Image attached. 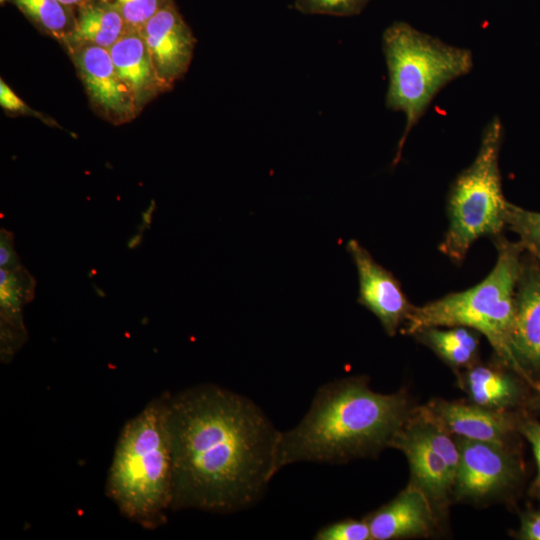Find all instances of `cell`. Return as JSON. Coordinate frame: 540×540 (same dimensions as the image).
<instances>
[{
    "mask_svg": "<svg viewBox=\"0 0 540 540\" xmlns=\"http://www.w3.org/2000/svg\"><path fill=\"white\" fill-rule=\"evenodd\" d=\"M38 28L66 45L76 22V8L58 0H8Z\"/></svg>",
    "mask_w": 540,
    "mask_h": 540,
    "instance_id": "cell-20",
    "label": "cell"
},
{
    "mask_svg": "<svg viewBox=\"0 0 540 540\" xmlns=\"http://www.w3.org/2000/svg\"><path fill=\"white\" fill-rule=\"evenodd\" d=\"M515 536L521 540H540V508L521 515Z\"/></svg>",
    "mask_w": 540,
    "mask_h": 540,
    "instance_id": "cell-27",
    "label": "cell"
},
{
    "mask_svg": "<svg viewBox=\"0 0 540 540\" xmlns=\"http://www.w3.org/2000/svg\"><path fill=\"white\" fill-rule=\"evenodd\" d=\"M458 377L471 403L487 409L507 411L515 406L522 396L518 380L495 366L477 362L460 372Z\"/></svg>",
    "mask_w": 540,
    "mask_h": 540,
    "instance_id": "cell-16",
    "label": "cell"
},
{
    "mask_svg": "<svg viewBox=\"0 0 540 540\" xmlns=\"http://www.w3.org/2000/svg\"><path fill=\"white\" fill-rule=\"evenodd\" d=\"M368 0H295L296 8L307 14L349 16L358 13Z\"/></svg>",
    "mask_w": 540,
    "mask_h": 540,
    "instance_id": "cell-24",
    "label": "cell"
},
{
    "mask_svg": "<svg viewBox=\"0 0 540 540\" xmlns=\"http://www.w3.org/2000/svg\"><path fill=\"white\" fill-rule=\"evenodd\" d=\"M1 267V360L5 363L27 339L22 319V304L29 300V274L25 270Z\"/></svg>",
    "mask_w": 540,
    "mask_h": 540,
    "instance_id": "cell-17",
    "label": "cell"
},
{
    "mask_svg": "<svg viewBox=\"0 0 540 540\" xmlns=\"http://www.w3.org/2000/svg\"><path fill=\"white\" fill-rule=\"evenodd\" d=\"M497 259L478 284L449 293L422 306H414L402 333L413 335L427 327L464 326L485 336L499 363L519 374L511 351L515 291L523 248L502 234L493 237Z\"/></svg>",
    "mask_w": 540,
    "mask_h": 540,
    "instance_id": "cell-4",
    "label": "cell"
},
{
    "mask_svg": "<svg viewBox=\"0 0 540 540\" xmlns=\"http://www.w3.org/2000/svg\"><path fill=\"white\" fill-rule=\"evenodd\" d=\"M391 448L402 451L410 468L408 484L421 490L438 515L444 513L453 498L454 475L407 422L392 441Z\"/></svg>",
    "mask_w": 540,
    "mask_h": 540,
    "instance_id": "cell-14",
    "label": "cell"
},
{
    "mask_svg": "<svg viewBox=\"0 0 540 540\" xmlns=\"http://www.w3.org/2000/svg\"><path fill=\"white\" fill-rule=\"evenodd\" d=\"M414 408L405 391H373L365 376L322 385L292 429L280 432L276 469L298 462L342 464L375 457L403 428Z\"/></svg>",
    "mask_w": 540,
    "mask_h": 540,
    "instance_id": "cell-2",
    "label": "cell"
},
{
    "mask_svg": "<svg viewBox=\"0 0 540 540\" xmlns=\"http://www.w3.org/2000/svg\"><path fill=\"white\" fill-rule=\"evenodd\" d=\"M109 53L139 113L151 100L165 92L139 30L128 29L109 49Z\"/></svg>",
    "mask_w": 540,
    "mask_h": 540,
    "instance_id": "cell-15",
    "label": "cell"
},
{
    "mask_svg": "<svg viewBox=\"0 0 540 540\" xmlns=\"http://www.w3.org/2000/svg\"><path fill=\"white\" fill-rule=\"evenodd\" d=\"M0 104L10 113L42 116L29 108L2 79L0 80Z\"/></svg>",
    "mask_w": 540,
    "mask_h": 540,
    "instance_id": "cell-26",
    "label": "cell"
},
{
    "mask_svg": "<svg viewBox=\"0 0 540 540\" xmlns=\"http://www.w3.org/2000/svg\"><path fill=\"white\" fill-rule=\"evenodd\" d=\"M0 264L4 268L20 266L13 247V235L5 229L1 231Z\"/></svg>",
    "mask_w": 540,
    "mask_h": 540,
    "instance_id": "cell-28",
    "label": "cell"
},
{
    "mask_svg": "<svg viewBox=\"0 0 540 540\" xmlns=\"http://www.w3.org/2000/svg\"><path fill=\"white\" fill-rule=\"evenodd\" d=\"M511 351L519 375L540 373V261L523 252L515 291Z\"/></svg>",
    "mask_w": 540,
    "mask_h": 540,
    "instance_id": "cell-11",
    "label": "cell"
},
{
    "mask_svg": "<svg viewBox=\"0 0 540 540\" xmlns=\"http://www.w3.org/2000/svg\"><path fill=\"white\" fill-rule=\"evenodd\" d=\"M389 84L386 107L406 117L393 161L396 165L410 130L424 115L438 92L473 68L472 52L395 22L382 36Z\"/></svg>",
    "mask_w": 540,
    "mask_h": 540,
    "instance_id": "cell-5",
    "label": "cell"
},
{
    "mask_svg": "<svg viewBox=\"0 0 540 540\" xmlns=\"http://www.w3.org/2000/svg\"><path fill=\"white\" fill-rule=\"evenodd\" d=\"M454 437L459 450L454 499L483 502L503 494L514 484L518 465L506 444Z\"/></svg>",
    "mask_w": 540,
    "mask_h": 540,
    "instance_id": "cell-7",
    "label": "cell"
},
{
    "mask_svg": "<svg viewBox=\"0 0 540 540\" xmlns=\"http://www.w3.org/2000/svg\"><path fill=\"white\" fill-rule=\"evenodd\" d=\"M372 540H396L430 535L437 525V514L428 497L408 484L392 500L363 518Z\"/></svg>",
    "mask_w": 540,
    "mask_h": 540,
    "instance_id": "cell-12",
    "label": "cell"
},
{
    "mask_svg": "<svg viewBox=\"0 0 540 540\" xmlns=\"http://www.w3.org/2000/svg\"><path fill=\"white\" fill-rule=\"evenodd\" d=\"M505 228L515 233L524 252L540 261V212L507 202Z\"/></svg>",
    "mask_w": 540,
    "mask_h": 540,
    "instance_id": "cell-21",
    "label": "cell"
},
{
    "mask_svg": "<svg viewBox=\"0 0 540 540\" xmlns=\"http://www.w3.org/2000/svg\"><path fill=\"white\" fill-rule=\"evenodd\" d=\"M480 335L468 327L451 326L423 328L412 336L459 374L478 362Z\"/></svg>",
    "mask_w": 540,
    "mask_h": 540,
    "instance_id": "cell-19",
    "label": "cell"
},
{
    "mask_svg": "<svg viewBox=\"0 0 540 540\" xmlns=\"http://www.w3.org/2000/svg\"><path fill=\"white\" fill-rule=\"evenodd\" d=\"M74 31L66 46L94 45L110 49L128 30L121 14L104 0H91L76 8Z\"/></svg>",
    "mask_w": 540,
    "mask_h": 540,
    "instance_id": "cell-18",
    "label": "cell"
},
{
    "mask_svg": "<svg viewBox=\"0 0 540 540\" xmlns=\"http://www.w3.org/2000/svg\"><path fill=\"white\" fill-rule=\"evenodd\" d=\"M97 114L114 125L133 120L138 114L134 99L118 76L109 50L81 45L68 50Z\"/></svg>",
    "mask_w": 540,
    "mask_h": 540,
    "instance_id": "cell-8",
    "label": "cell"
},
{
    "mask_svg": "<svg viewBox=\"0 0 540 540\" xmlns=\"http://www.w3.org/2000/svg\"><path fill=\"white\" fill-rule=\"evenodd\" d=\"M172 459L171 510L230 514L264 495L280 437L251 399L216 384L167 396Z\"/></svg>",
    "mask_w": 540,
    "mask_h": 540,
    "instance_id": "cell-1",
    "label": "cell"
},
{
    "mask_svg": "<svg viewBox=\"0 0 540 540\" xmlns=\"http://www.w3.org/2000/svg\"><path fill=\"white\" fill-rule=\"evenodd\" d=\"M165 92L188 70L196 39L174 0L154 14L139 30Z\"/></svg>",
    "mask_w": 540,
    "mask_h": 540,
    "instance_id": "cell-10",
    "label": "cell"
},
{
    "mask_svg": "<svg viewBox=\"0 0 540 540\" xmlns=\"http://www.w3.org/2000/svg\"><path fill=\"white\" fill-rule=\"evenodd\" d=\"M346 249L358 274V303L379 320L387 335L394 336L406 323L414 305L397 278L377 263L358 241L349 240Z\"/></svg>",
    "mask_w": 540,
    "mask_h": 540,
    "instance_id": "cell-9",
    "label": "cell"
},
{
    "mask_svg": "<svg viewBox=\"0 0 540 540\" xmlns=\"http://www.w3.org/2000/svg\"><path fill=\"white\" fill-rule=\"evenodd\" d=\"M168 393L152 399L123 426L106 481L120 513L145 529L167 520L172 505V459L167 431Z\"/></svg>",
    "mask_w": 540,
    "mask_h": 540,
    "instance_id": "cell-3",
    "label": "cell"
},
{
    "mask_svg": "<svg viewBox=\"0 0 540 540\" xmlns=\"http://www.w3.org/2000/svg\"><path fill=\"white\" fill-rule=\"evenodd\" d=\"M503 125L495 116L485 126L473 162L453 181L447 197L448 227L439 251L462 262L476 240L496 237L505 229L507 200L502 191L499 153Z\"/></svg>",
    "mask_w": 540,
    "mask_h": 540,
    "instance_id": "cell-6",
    "label": "cell"
},
{
    "mask_svg": "<svg viewBox=\"0 0 540 540\" xmlns=\"http://www.w3.org/2000/svg\"><path fill=\"white\" fill-rule=\"evenodd\" d=\"M517 429L531 445L537 464V475L530 492L534 497H540V423L534 420H524L518 422Z\"/></svg>",
    "mask_w": 540,
    "mask_h": 540,
    "instance_id": "cell-25",
    "label": "cell"
},
{
    "mask_svg": "<svg viewBox=\"0 0 540 540\" xmlns=\"http://www.w3.org/2000/svg\"><path fill=\"white\" fill-rule=\"evenodd\" d=\"M123 17L128 29L140 28L172 0H104Z\"/></svg>",
    "mask_w": 540,
    "mask_h": 540,
    "instance_id": "cell-22",
    "label": "cell"
},
{
    "mask_svg": "<svg viewBox=\"0 0 540 540\" xmlns=\"http://www.w3.org/2000/svg\"><path fill=\"white\" fill-rule=\"evenodd\" d=\"M534 386V395L530 400V405L534 410L540 411V380L534 381L532 384Z\"/></svg>",
    "mask_w": 540,
    "mask_h": 540,
    "instance_id": "cell-29",
    "label": "cell"
},
{
    "mask_svg": "<svg viewBox=\"0 0 540 540\" xmlns=\"http://www.w3.org/2000/svg\"><path fill=\"white\" fill-rule=\"evenodd\" d=\"M424 410L448 433L471 440L506 444L518 422L507 411L442 399L432 400Z\"/></svg>",
    "mask_w": 540,
    "mask_h": 540,
    "instance_id": "cell-13",
    "label": "cell"
},
{
    "mask_svg": "<svg viewBox=\"0 0 540 540\" xmlns=\"http://www.w3.org/2000/svg\"><path fill=\"white\" fill-rule=\"evenodd\" d=\"M314 539L317 540H372L367 522L364 519H342L320 528Z\"/></svg>",
    "mask_w": 540,
    "mask_h": 540,
    "instance_id": "cell-23",
    "label": "cell"
},
{
    "mask_svg": "<svg viewBox=\"0 0 540 540\" xmlns=\"http://www.w3.org/2000/svg\"><path fill=\"white\" fill-rule=\"evenodd\" d=\"M4 1H7V0H1V2L3 3ZM60 1L61 3L67 5V6H70V7H73V8H78L84 4H86L87 2L91 1V0H58Z\"/></svg>",
    "mask_w": 540,
    "mask_h": 540,
    "instance_id": "cell-30",
    "label": "cell"
}]
</instances>
